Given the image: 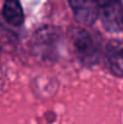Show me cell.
Segmentation results:
<instances>
[{
    "label": "cell",
    "instance_id": "cell-1",
    "mask_svg": "<svg viewBox=\"0 0 123 124\" xmlns=\"http://www.w3.org/2000/svg\"><path fill=\"white\" fill-rule=\"evenodd\" d=\"M71 41L79 62L84 66H93L101 55V39L98 34L86 29L74 28L71 30Z\"/></svg>",
    "mask_w": 123,
    "mask_h": 124
},
{
    "label": "cell",
    "instance_id": "cell-2",
    "mask_svg": "<svg viewBox=\"0 0 123 124\" xmlns=\"http://www.w3.org/2000/svg\"><path fill=\"white\" fill-rule=\"evenodd\" d=\"M59 42V30L53 27H43L35 33L32 40V51L38 58L52 59L56 58Z\"/></svg>",
    "mask_w": 123,
    "mask_h": 124
},
{
    "label": "cell",
    "instance_id": "cell-3",
    "mask_svg": "<svg viewBox=\"0 0 123 124\" xmlns=\"http://www.w3.org/2000/svg\"><path fill=\"white\" fill-rule=\"evenodd\" d=\"M75 19L83 25H93L98 17L95 0H69Z\"/></svg>",
    "mask_w": 123,
    "mask_h": 124
},
{
    "label": "cell",
    "instance_id": "cell-4",
    "mask_svg": "<svg viewBox=\"0 0 123 124\" xmlns=\"http://www.w3.org/2000/svg\"><path fill=\"white\" fill-rule=\"evenodd\" d=\"M105 59L110 71L123 77V40H111L106 45Z\"/></svg>",
    "mask_w": 123,
    "mask_h": 124
},
{
    "label": "cell",
    "instance_id": "cell-5",
    "mask_svg": "<svg viewBox=\"0 0 123 124\" xmlns=\"http://www.w3.org/2000/svg\"><path fill=\"white\" fill-rule=\"evenodd\" d=\"M101 22L106 30L118 33L123 30V6L121 2L101 8Z\"/></svg>",
    "mask_w": 123,
    "mask_h": 124
},
{
    "label": "cell",
    "instance_id": "cell-6",
    "mask_svg": "<svg viewBox=\"0 0 123 124\" xmlns=\"http://www.w3.org/2000/svg\"><path fill=\"white\" fill-rule=\"evenodd\" d=\"M2 17L13 27L22 25L24 22V13L21 2L18 0H5L2 5Z\"/></svg>",
    "mask_w": 123,
    "mask_h": 124
},
{
    "label": "cell",
    "instance_id": "cell-7",
    "mask_svg": "<svg viewBox=\"0 0 123 124\" xmlns=\"http://www.w3.org/2000/svg\"><path fill=\"white\" fill-rule=\"evenodd\" d=\"M98 6L104 8V7H109V6H112V5H116L118 2H121V0H95Z\"/></svg>",
    "mask_w": 123,
    "mask_h": 124
}]
</instances>
